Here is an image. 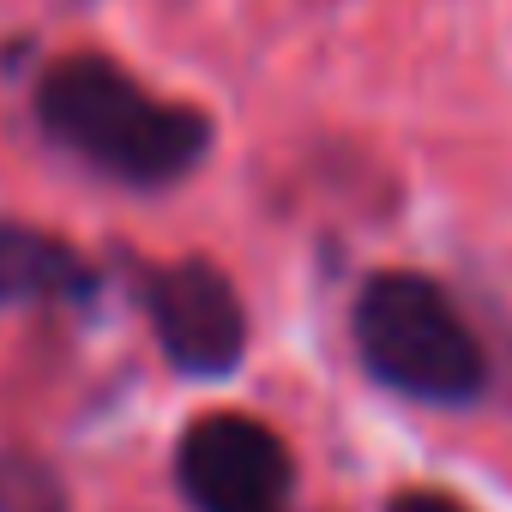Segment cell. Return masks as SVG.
Returning a JSON list of instances; mask_svg holds the SVG:
<instances>
[{
  "label": "cell",
  "mask_w": 512,
  "mask_h": 512,
  "mask_svg": "<svg viewBox=\"0 0 512 512\" xmlns=\"http://www.w3.org/2000/svg\"><path fill=\"white\" fill-rule=\"evenodd\" d=\"M37 115L67 151L139 187L187 175L211 145V121L199 109L151 97L127 67L103 55L55 61L37 91Z\"/></svg>",
  "instance_id": "cell-1"
},
{
  "label": "cell",
  "mask_w": 512,
  "mask_h": 512,
  "mask_svg": "<svg viewBox=\"0 0 512 512\" xmlns=\"http://www.w3.org/2000/svg\"><path fill=\"white\" fill-rule=\"evenodd\" d=\"M356 350L404 398L464 404L482 392L488 362L452 296L416 272H380L356 302Z\"/></svg>",
  "instance_id": "cell-2"
},
{
  "label": "cell",
  "mask_w": 512,
  "mask_h": 512,
  "mask_svg": "<svg viewBox=\"0 0 512 512\" xmlns=\"http://www.w3.org/2000/svg\"><path fill=\"white\" fill-rule=\"evenodd\" d=\"M175 470L199 512H284L290 482H296L290 446L241 410L199 416L181 434Z\"/></svg>",
  "instance_id": "cell-3"
},
{
  "label": "cell",
  "mask_w": 512,
  "mask_h": 512,
  "mask_svg": "<svg viewBox=\"0 0 512 512\" xmlns=\"http://www.w3.org/2000/svg\"><path fill=\"white\" fill-rule=\"evenodd\" d=\"M145 302H151V326H157V338H163L175 368H187V374H229L241 362L247 314H241V296L229 290V278L211 260L163 266L145 284Z\"/></svg>",
  "instance_id": "cell-4"
},
{
  "label": "cell",
  "mask_w": 512,
  "mask_h": 512,
  "mask_svg": "<svg viewBox=\"0 0 512 512\" xmlns=\"http://www.w3.org/2000/svg\"><path fill=\"white\" fill-rule=\"evenodd\" d=\"M85 284L79 253L43 229L0 223V302H37V296H67Z\"/></svg>",
  "instance_id": "cell-5"
},
{
  "label": "cell",
  "mask_w": 512,
  "mask_h": 512,
  "mask_svg": "<svg viewBox=\"0 0 512 512\" xmlns=\"http://www.w3.org/2000/svg\"><path fill=\"white\" fill-rule=\"evenodd\" d=\"M0 512H67V488L43 458L0 452Z\"/></svg>",
  "instance_id": "cell-6"
},
{
  "label": "cell",
  "mask_w": 512,
  "mask_h": 512,
  "mask_svg": "<svg viewBox=\"0 0 512 512\" xmlns=\"http://www.w3.org/2000/svg\"><path fill=\"white\" fill-rule=\"evenodd\" d=\"M386 512H464L452 494H434V488H404Z\"/></svg>",
  "instance_id": "cell-7"
}]
</instances>
